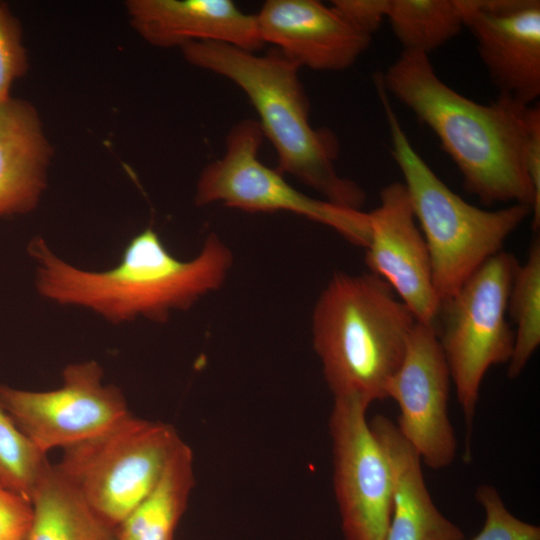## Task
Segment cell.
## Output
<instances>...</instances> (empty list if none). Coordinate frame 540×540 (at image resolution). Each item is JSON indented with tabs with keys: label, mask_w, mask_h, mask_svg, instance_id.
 Masks as SVG:
<instances>
[{
	"label": "cell",
	"mask_w": 540,
	"mask_h": 540,
	"mask_svg": "<svg viewBox=\"0 0 540 540\" xmlns=\"http://www.w3.org/2000/svg\"><path fill=\"white\" fill-rule=\"evenodd\" d=\"M386 92L439 139L457 166L464 189L483 204H524L540 225V108L498 95L477 103L437 75L429 55L404 51L382 76Z\"/></svg>",
	"instance_id": "1"
},
{
	"label": "cell",
	"mask_w": 540,
	"mask_h": 540,
	"mask_svg": "<svg viewBox=\"0 0 540 540\" xmlns=\"http://www.w3.org/2000/svg\"><path fill=\"white\" fill-rule=\"evenodd\" d=\"M32 519V502L0 481V540H26Z\"/></svg>",
	"instance_id": "25"
},
{
	"label": "cell",
	"mask_w": 540,
	"mask_h": 540,
	"mask_svg": "<svg viewBox=\"0 0 540 540\" xmlns=\"http://www.w3.org/2000/svg\"><path fill=\"white\" fill-rule=\"evenodd\" d=\"M365 263L409 308L417 322L436 327L441 302L429 251L402 182L382 188L380 204L367 212Z\"/></svg>",
	"instance_id": "12"
},
{
	"label": "cell",
	"mask_w": 540,
	"mask_h": 540,
	"mask_svg": "<svg viewBox=\"0 0 540 540\" xmlns=\"http://www.w3.org/2000/svg\"><path fill=\"white\" fill-rule=\"evenodd\" d=\"M518 265L513 254L501 251L441 303L437 336L468 432L487 371L512 356L507 303Z\"/></svg>",
	"instance_id": "7"
},
{
	"label": "cell",
	"mask_w": 540,
	"mask_h": 540,
	"mask_svg": "<svg viewBox=\"0 0 540 540\" xmlns=\"http://www.w3.org/2000/svg\"><path fill=\"white\" fill-rule=\"evenodd\" d=\"M507 313L516 330L507 376L518 377L540 344V242L535 238L518 265L510 287Z\"/></svg>",
	"instance_id": "21"
},
{
	"label": "cell",
	"mask_w": 540,
	"mask_h": 540,
	"mask_svg": "<svg viewBox=\"0 0 540 540\" xmlns=\"http://www.w3.org/2000/svg\"><path fill=\"white\" fill-rule=\"evenodd\" d=\"M475 498L483 507L485 521L472 540H540V527L514 516L494 486L481 484Z\"/></svg>",
	"instance_id": "23"
},
{
	"label": "cell",
	"mask_w": 540,
	"mask_h": 540,
	"mask_svg": "<svg viewBox=\"0 0 540 540\" xmlns=\"http://www.w3.org/2000/svg\"><path fill=\"white\" fill-rule=\"evenodd\" d=\"M390 136L392 157L402 173L412 210L427 244L433 283L441 303L532 215L524 204L485 210L454 193L412 146L382 85L376 82Z\"/></svg>",
	"instance_id": "5"
},
{
	"label": "cell",
	"mask_w": 540,
	"mask_h": 540,
	"mask_svg": "<svg viewBox=\"0 0 540 540\" xmlns=\"http://www.w3.org/2000/svg\"><path fill=\"white\" fill-rule=\"evenodd\" d=\"M369 426L391 475L392 511L386 540H464L463 531L434 504L425 483L421 458L396 423L377 414Z\"/></svg>",
	"instance_id": "16"
},
{
	"label": "cell",
	"mask_w": 540,
	"mask_h": 540,
	"mask_svg": "<svg viewBox=\"0 0 540 540\" xmlns=\"http://www.w3.org/2000/svg\"><path fill=\"white\" fill-rule=\"evenodd\" d=\"M416 319L381 278L337 272L318 297L312 342L334 399H387Z\"/></svg>",
	"instance_id": "4"
},
{
	"label": "cell",
	"mask_w": 540,
	"mask_h": 540,
	"mask_svg": "<svg viewBox=\"0 0 540 540\" xmlns=\"http://www.w3.org/2000/svg\"><path fill=\"white\" fill-rule=\"evenodd\" d=\"M193 486V453L182 441L156 486L118 526L116 540H173Z\"/></svg>",
	"instance_id": "19"
},
{
	"label": "cell",
	"mask_w": 540,
	"mask_h": 540,
	"mask_svg": "<svg viewBox=\"0 0 540 540\" xmlns=\"http://www.w3.org/2000/svg\"><path fill=\"white\" fill-rule=\"evenodd\" d=\"M182 441L172 425L130 413L103 433L64 449L55 466L117 529L156 486Z\"/></svg>",
	"instance_id": "6"
},
{
	"label": "cell",
	"mask_w": 540,
	"mask_h": 540,
	"mask_svg": "<svg viewBox=\"0 0 540 540\" xmlns=\"http://www.w3.org/2000/svg\"><path fill=\"white\" fill-rule=\"evenodd\" d=\"M53 155L37 109L27 100L0 103V217L39 203Z\"/></svg>",
	"instance_id": "17"
},
{
	"label": "cell",
	"mask_w": 540,
	"mask_h": 540,
	"mask_svg": "<svg viewBox=\"0 0 540 540\" xmlns=\"http://www.w3.org/2000/svg\"><path fill=\"white\" fill-rule=\"evenodd\" d=\"M33 519L26 540H116L103 520L54 465L32 497Z\"/></svg>",
	"instance_id": "18"
},
{
	"label": "cell",
	"mask_w": 540,
	"mask_h": 540,
	"mask_svg": "<svg viewBox=\"0 0 540 540\" xmlns=\"http://www.w3.org/2000/svg\"><path fill=\"white\" fill-rule=\"evenodd\" d=\"M95 361L66 366L62 386L30 391L0 386V403L44 454L95 437L130 414L122 392L103 382Z\"/></svg>",
	"instance_id": "9"
},
{
	"label": "cell",
	"mask_w": 540,
	"mask_h": 540,
	"mask_svg": "<svg viewBox=\"0 0 540 540\" xmlns=\"http://www.w3.org/2000/svg\"><path fill=\"white\" fill-rule=\"evenodd\" d=\"M387 21L402 50L426 55L464 28L459 0H390Z\"/></svg>",
	"instance_id": "20"
},
{
	"label": "cell",
	"mask_w": 540,
	"mask_h": 540,
	"mask_svg": "<svg viewBox=\"0 0 540 540\" xmlns=\"http://www.w3.org/2000/svg\"><path fill=\"white\" fill-rule=\"evenodd\" d=\"M390 0H334L331 6L352 27L371 35L387 20Z\"/></svg>",
	"instance_id": "26"
},
{
	"label": "cell",
	"mask_w": 540,
	"mask_h": 540,
	"mask_svg": "<svg viewBox=\"0 0 540 540\" xmlns=\"http://www.w3.org/2000/svg\"><path fill=\"white\" fill-rule=\"evenodd\" d=\"M450 385L436 327L416 322L386 392L398 405L396 426L400 433L422 463L435 470L450 466L457 453L448 412Z\"/></svg>",
	"instance_id": "11"
},
{
	"label": "cell",
	"mask_w": 540,
	"mask_h": 540,
	"mask_svg": "<svg viewBox=\"0 0 540 540\" xmlns=\"http://www.w3.org/2000/svg\"><path fill=\"white\" fill-rule=\"evenodd\" d=\"M36 263V289L44 298L90 309L112 323L144 317L164 322L174 310H187L217 290L233 262L229 247L214 233L193 259L174 257L148 227L125 247L119 263L88 271L57 256L41 237L28 245Z\"/></svg>",
	"instance_id": "2"
},
{
	"label": "cell",
	"mask_w": 540,
	"mask_h": 540,
	"mask_svg": "<svg viewBox=\"0 0 540 540\" xmlns=\"http://www.w3.org/2000/svg\"><path fill=\"white\" fill-rule=\"evenodd\" d=\"M180 49L189 64L224 77L243 91L258 114L264 138L276 151L279 173L292 175L330 203L360 210L365 192L338 174L334 132L312 126L296 64L279 52L258 55L217 42H192Z\"/></svg>",
	"instance_id": "3"
},
{
	"label": "cell",
	"mask_w": 540,
	"mask_h": 540,
	"mask_svg": "<svg viewBox=\"0 0 540 540\" xmlns=\"http://www.w3.org/2000/svg\"><path fill=\"white\" fill-rule=\"evenodd\" d=\"M263 44L277 47L299 68L342 71L368 48L371 37L316 0H267L255 14Z\"/></svg>",
	"instance_id": "14"
},
{
	"label": "cell",
	"mask_w": 540,
	"mask_h": 540,
	"mask_svg": "<svg viewBox=\"0 0 540 540\" xmlns=\"http://www.w3.org/2000/svg\"><path fill=\"white\" fill-rule=\"evenodd\" d=\"M125 8L132 28L156 47L217 42L256 52L264 45L255 14L231 0H128Z\"/></svg>",
	"instance_id": "15"
},
{
	"label": "cell",
	"mask_w": 540,
	"mask_h": 540,
	"mask_svg": "<svg viewBox=\"0 0 540 540\" xmlns=\"http://www.w3.org/2000/svg\"><path fill=\"white\" fill-rule=\"evenodd\" d=\"M20 20L0 1V103L11 98L13 84L28 70Z\"/></svg>",
	"instance_id": "24"
},
{
	"label": "cell",
	"mask_w": 540,
	"mask_h": 540,
	"mask_svg": "<svg viewBox=\"0 0 540 540\" xmlns=\"http://www.w3.org/2000/svg\"><path fill=\"white\" fill-rule=\"evenodd\" d=\"M463 27L498 95L531 105L540 95V1L459 0Z\"/></svg>",
	"instance_id": "13"
},
{
	"label": "cell",
	"mask_w": 540,
	"mask_h": 540,
	"mask_svg": "<svg viewBox=\"0 0 540 540\" xmlns=\"http://www.w3.org/2000/svg\"><path fill=\"white\" fill-rule=\"evenodd\" d=\"M369 405L334 399L329 418L333 487L344 540H386L392 483L386 457L372 433Z\"/></svg>",
	"instance_id": "10"
},
{
	"label": "cell",
	"mask_w": 540,
	"mask_h": 540,
	"mask_svg": "<svg viewBox=\"0 0 540 540\" xmlns=\"http://www.w3.org/2000/svg\"><path fill=\"white\" fill-rule=\"evenodd\" d=\"M264 135L256 120L232 126L221 158L207 164L197 181L195 203L215 202L251 213L286 211L321 223L349 242L366 247L369 240L367 212L315 199L291 186L281 173L259 160Z\"/></svg>",
	"instance_id": "8"
},
{
	"label": "cell",
	"mask_w": 540,
	"mask_h": 540,
	"mask_svg": "<svg viewBox=\"0 0 540 540\" xmlns=\"http://www.w3.org/2000/svg\"><path fill=\"white\" fill-rule=\"evenodd\" d=\"M49 466L46 454L18 428L0 403V481L31 501Z\"/></svg>",
	"instance_id": "22"
}]
</instances>
